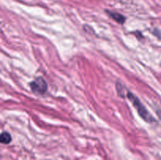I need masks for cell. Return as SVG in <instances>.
I'll list each match as a JSON object with an SVG mask.
<instances>
[{
    "label": "cell",
    "mask_w": 161,
    "mask_h": 160,
    "mask_svg": "<svg viewBox=\"0 0 161 160\" xmlns=\"http://www.w3.org/2000/svg\"><path fill=\"white\" fill-rule=\"evenodd\" d=\"M30 88L35 94L43 95L48 89V85L42 77H37L30 83Z\"/></svg>",
    "instance_id": "2"
},
{
    "label": "cell",
    "mask_w": 161,
    "mask_h": 160,
    "mask_svg": "<svg viewBox=\"0 0 161 160\" xmlns=\"http://www.w3.org/2000/svg\"><path fill=\"white\" fill-rule=\"evenodd\" d=\"M12 141V136H11L10 133H8V132H3L1 133V136H0V141H1L2 144H8L11 142Z\"/></svg>",
    "instance_id": "4"
},
{
    "label": "cell",
    "mask_w": 161,
    "mask_h": 160,
    "mask_svg": "<svg viewBox=\"0 0 161 160\" xmlns=\"http://www.w3.org/2000/svg\"><path fill=\"white\" fill-rule=\"evenodd\" d=\"M116 90H117L118 95L121 97H125L126 95V89L120 83L117 82L116 83Z\"/></svg>",
    "instance_id": "5"
},
{
    "label": "cell",
    "mask_w": 161,
    "mask_h": 160,
    "mask_svg": "<svg viewBox=\"0 0 161 160\" xmlns=\"http://www.w3.org/2000/svg\"><path fill=\"white\" fill-rule=\"evenodd\" d=\"M127 98L129 99V100L133 104L134 107H135V109L137 110L139 116L143 119V120H145L146 122H148V123H153V122H156V119H154L153 116L149 112L147 108L143 105V104L142 103L141 100L138 98V97H137L135 94H134L133 93L127 90Z\"/></svg>",
    "instance_id": "1"
},
{
    "label": "cell",
    "mask_w": 161,
    "mask_h": 160,
    "mask_svg": "<svg viewBox=\"0 0 161 160\" xmlns=\"http://www.w3.org/2000/svg\"><path fill=\"white\" fill-rule=\"evenodd\" d=\"M157 114H158L159 117H160V120H161V111H157Z\"/></svg>",
    "instance_id": "6"
},
{
    "label": "cell",
    "mask_w": 161,
    "mask_h": 160,
    "mask_svg": "<svg viewBox=\"0 0 161 160\" xmlns=\"http://www.w3.org/2000/svg\"><path fill=\"white\" fill-rule=\"evenodd\" d=\"M106 13L108 14L110 17H111L113 20H114L115 21H116L117 23L123 24H124V22L126 21V18L124 15L119 13H115V12H110L109 10H106Z\"/></svg>",
    "instance_id": "3"
}]
</instances>
